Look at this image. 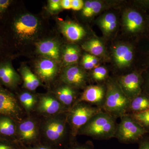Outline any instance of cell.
Segmentation results:
<instances>
[{
    "label": "cell",
    "mask_w": 149,
    "mask_h": 149,
    "mask_svg": "<svg viewBox=\"0 0 149 149\" xmlns=\"http://www.w3.org/2000/svg\"><path fill=\"white\" fill-rule=\"evenodd\" d=\"M40 118V142L56 149H64L71 143L67 112Z\"/></svg>",
    "instance_id": "1"
},
{
    "label": "cell",
    "mask_w": 149,
    "mask_h": 149,
    "mask_svg": "<svg viewBox=\"0 0 149 149\" xmlns=\"http://www.w3.org/2000/svg\"><path fill=\"white\" fill-rule=\"evenodd\" d=\"M115 118L106 112H100L80 128L77 135L90 136L98 140L114 138L117 127Z\"/></svg>",
    "instance_id": "2"
},
{
    "label": "cell",
    "mask_w": 149,
    "mask_h": 149,
    "mask_svg": "<svg viewBox=\"0 0 149 149\" xmlns=\"http://www.w3.org/2000/svg\"><path fill=\"white\" fill-rule=\"evenodd\" d=\"M130 102L118 84L111 81L108 84L105 101L102 108L115 118H121L129 111Z\"/></svg>",
    "instance_id": "3"
},
{
    "label": "cell",
    "mask_w": 149,
    "mask_h": 149,
    "mask_svg": "<svg viewBox=\"0 0 149 149\" xmlns=\"http://www.w3.org/2000/svg\"><path fill=\"white\" fill-rule=\"evenodd\" d=\"M103 111L102 108L80 102L72 106L67 112V121L70 129L71 143L75 141L78 131L94 116Z\"/></svg>",
    "instance_id": "4"
},
{
    "label": "cell",
    "mask_w": 149,
    "mask_h": 149,
    "mask_svg": "<svg viewBox=\"0 0 149 149\" xmlns=\"http://www.w3.org/2000/svg\"><path fill=\"white\" fill-rule=\"evenodd\" d=\"M16 141L22 148L40 143V116L33 113L17 123Z\"/></svg>",
    "instance_id": "5"
},
{
    "label": "cell",
    "mask_w": 149,
    "mask_h": 149,
    "mask_svg": "<svg viewBox=\"0 0 149 149\" xmlns=\"http://www.w3.org/2000/svg\"><path fill=\"white\" fill-rule=\"evenodd\" d=\"M120 123L117 125L114 138L123 143L139 142L148 133L146 129L137 123L129 114L120 118Z\"/></svg>",
    "instance_id": "6"
},
{
    "label": "cell",
    "mask_w": 149,
    "mask_h": 149,
    "mask_svg": "<svg viewBox=\"0 0 149 149\" xmlns=\"http://www.w3.org/2000/svg\"><path fill=\"white\" fill-rule=\"evenodd\" d=\"M7 116L17 123L27 116L17 96L0 84V116Z\"/></svg>",
    "instance_id": "7"
},
{
    "label": "cell",
    "mask_w": 149,
    "mask_h": 149,
    "mask_svg": "<svg viewBox=\"0 0 149 149\" xmlns=\"http://www.w3.org/2000/svg\"><path fill=\"white\" fill-rule=\"evenodd\" d=\"M38 101L33 113L40 117H48L67 112L68 110L51 92L38 94Z\"/></svg>",
    "instance_id": "8"
},
{
    "label": "cell",
    "mask_w": 149,
    "mask_h": 149,
    "mask_svg": "<svg viewBox=\"0 0 149 149\" xmlns=\"http://www.w3.org/2000/svg\"><path fill=\"white\" fill-rule=\"evenodd\" d=\"M37 19L29 14L24 15L16 19L12 23L13 30L15 35L22 39L33 37L38 30Z\"/></svg>",
    "instance_id": "9"
},
{
    "label": "cell",
    "mask_w": 149,
    "mask_h": 149,
    "mask_svg": "<svg viewBox=\"0 0 149 149\" xmlns=\"http://www.w3.org/2000/svg\"><path fill=\"white\" fill-rule=\"evenodd\" d=\"M141 78L136 72H132L121 76L119 84L123 92L130 101L141 93Z\"/></svg>",
    "instance_id": "10"
},
{
    "label": "cell",
    "mask_w": 149,
    "mask_h": 149,
    "mask_svg": "<svg viewBox=\"0 0 149 149\" xmlns=\"http://www.w3.org/2000/svg\"><path fill=\"white\" fill-rule=\"evenodd\" d=\"M61 81L76 89L85 87L87 80L85 72L76 66H70L65 68L61 74Z\"/></svg>",
    "instance_id": "11"
},
{
    "label": "cell",
    "mask_w": 149,
    "mask_h": 149,
    "mask_svg": "<svg viewBox=\"0 0 149 149\" xmlns=\"http://www.w3.org/2000/svg\"><path fill=\"white\" fill-rule=\"evenodd\" d=\"M35 72L42 82L49 84L53 82L57 76L58 67L53 60L42 59L35 66Z\"/></svg>",
    "instance_id": "12"
},
{
    "label": "cell",
    "mask_w": 149,
    "mask_h": 149,
    "mask_svg": "<svg viewBox=\"0 0 149 149\" xmlns=\"http://www.w3.org/2000/svg\"><path fill=\"white\" fill-rule=\"evenodd\" d=\"M21 76L9 61L0 62V84L11 90L16 89L21 83Z\"/></svg>",
    "instance_id": "13"
},
{
    "label": "cell",
    "mask_w": 149,
    "mask_h": 149,
    "mask_svg": "<svg viewBox=\"0 0 149 149\" xmlns=\"http://www.w3.org/2000/svg\"><path fill=\"white\" fill-rule=\"evenodd\" d=\"M105 96L106 93L103 87L99 85H91L86 88L74 104L84 102L102 108Z\"/></svg>",
    "instance_id": "14"
},
{
    "label": "cell",
    "mask_w": 149,
    "mask_h": 149,
    "mask_svg": "<svg viewBox=\"0 0 149 149\" xmlns=\"http://www.w3.org/2000/svg\"><path fill=\"white\" fill-rule=\"evenodd\" d=\"M61 83L50 92L69 110L78 98V95L75 88Z\"/></svg>",
    "instance_id": "15"
},
{
    "label": "cell",
    "mask_w": 149,
    "mask_h": 149,
    "mask_svg": "<svg viewBox=\"0 0 149 149\" xmlns=\"http://www.w3.org/2000/svg\"><path fill=\"white\" fill-rule=\"evenodd\" d=\"M60 28L62 34L72 42L81 40L86 34L82 26L72 22L62 21L60 24Z\"/></svg>",
    "instance_id": "16"
},
{
    "label": "cell",
    "mask_w": 149,
    "mask_h": 149,
    "mask_svg": "<svg viewBox=\"0 0 149 149\" xmlns=\"http://www.w3.org/2000/svg\"><path fill=\"white\" fill-rule=\"evenodd\" d=\"M37 52L46 58L54 61L58 60L60 55L59 45L55 41L52 40H45L37 43Z\"/></svg>",
    "instance_id": "17"
},
{
    "label": "cell",
    "mask_w": 149,
    "mask_h": 149,
    "mask_svg": "<svg viewBox=\"0 0 149 149\" xmlns=\"http://www.w3.org/2000/svg\"><path fill=\"white\" fill-rule=\"evenodd\" d=\"M16 95L27 116L33 114L38 102V95L26 90L18 93Z\"/></svg>",
    "instance_id": "18"
},
{
    "label": "cell",
    "mask_w": 149,
    "mask_h": 149,
    "mask_svg": "<svg viewBox=\"0 0 149 149\" xmlns=\"http://www.w3.org/2000/svg\"><path fill=\"white\" fill-rule=\"evenodd\" d=\"M17 123L7 116H0V135L3 139L16 141Z\"/></svg>",
    "instance_id": "19"
},
{
    "label": "cell",
    "mask_w": 149,
    "mask_h": 149,
    "mask_svg": "<svg viewBox=\"0 0 149 149\" xmlns=\"http://www.w3.org/2000/svg\"><path fill=\"white\" fill-rule=\"evenodd\" d=\"M115 61L119 67L128 66L133 58V52L129 46L120 45L115 48L113 52Z\"/></svg>",
    "instance_id": "20"
},
{
    "label": "cell",
    "mask_w": 149,
    "mask_h": 149,
    "mask_svg": "<svg viewBox=\"0 0 149 149\" xmlns=\"http://www.w3.org/2000/svg\"><path fill=\"white\" fill-rule=\"evenodd\" d=\"M19 73L23 81V88L26 90L33 92L39 86L42 85L39 77L33 73L28 67H22L19 70Z\"/></svg>",
    "instance_id": "21"
},
{
    "label": "cell",
    "mask_w": 149,
    "mask_h": 149,
    "mask_svg": "<svg viewBox=\"0 0 149 149\" xmlns=\"http://www.w3.org/2000/svg\"><path fill=\"white\" fill-rule=\"evenodd\" d=\"M143 22V17L136 11H129L124 16V25L130 32H134L139 30L142 27Z\"/></svg>",
    "instance_id": "22"
},
{
    "label": "cell",
    "mask_w": 149,
    "mask_h": 149,
    "mask_svg": "<svg viewBox=\"0 0 149 149\" xmlns=\"http://www.w3.org/2000/svg\"><path fill=\"white\" fill-rule=\"evenodd\" d=\"M149 109V96L141 93L130 102L129 111L131 112V113L141 112Z\"/></svg>",
    "instance_id": "23"
},
{
    "label": "cell",
    "mask_w": 149,
    "mask_h": 149,
    "mask_svg": "<svg viewBox=\"0 0 149 149\" xmlns=\"http://www.w3.org/2000/svg\"><path fill=\"white\" fill-rule=\"evenodd\" d=\"M84 50L94 56L101 55L104 52V46L100 40L92 39L86 42L82 46Z\"/></svg>",
    "instance_id": "24"
},
{
    "label": "cell",
    "mask_w": 149,
    "mask_h": 149,
    "mask_svg": "<svg viewBox=\"0 0 149 149\" xmlns=\"http://www.w3.org/2000/svg\"><path fill=\"white\" fill-rule=\"evenodd\" d=\"M80 55V51L77 47L73 45L66 46L63 51V61L67 64H72L77 62Z\"/></svg>",
    "instance_id": "25"
},
{
    "label": "cell",
    "mask_w": 149,
    "mask_h": 149,
    "mask_svg": "<svg viewBox=\"0 0 149 149\" xmlns=\"http://www.w3.org/2000/svg\"><path fill=\"white\" fill-rule=\"evenodd\" d=\"M100 25L106 33L113 32L117 25L116 16L113 13L107 14L101 19Z\"/></svg>",
    "instance_id": "26"
},
{
    "label": "cell",
    "mask_w": 149,
    "mask_h": 149,
    "mask_svg": "<svg viewBox=\"0 0 149 149\" xmlns=\"http://www.w3.org/2000/svg\"><path fill=\"white\" fill-rule=\"evenodd\" d=\"M129 115L139 125L148 132L149 131V109Z\"/></svg>",
    "instance_id": "27"
},
{
    "label": "cell",
    "mask_w": 149,
    "mask_h": 149,
    "mask_svg": "<svg viewBox=\"0 0 149 149\" xmlns=\"http://www.w3.org/2000/svg\"><path fill=\"white\" fill-rule=\"evenodd\" d=\"M107 74V71L104 67H96L93 70L92 77L96 81H101L104 80Z\"/></svg>",
    "instance_id": "28"
},
{
    "label": "cell",
    "mask_w": 149,
    "mask_h": 149,
    "mask_svg": "<svg viewBox=\"0 0 149 149\" xmlns=\"http://www.w3.org/2000/svg\"><path fill=\"white\" fill-rule=\"evenodd\" d=\"M0 149H23L16 141L4 139L0 141Z\"/></svg>",
    "instance_id": "29"
},
{
    "label": "cell",
    "mask_w": 149,
    "mask_h": 149,
    "mask_svg": "<svg viewBox=\"0 0 149 149\" xmlns=\"http://www.w3.org/2000/svg\"><path fill=\"white\" fill-rule=\"evenodd\" d=\"M64 149H93V146L90 144L78 143L76 141L71 143Z\"/></svg>",
    "instance_id": "30"
},
{
    "label": "cell",
    "mask_w": 149,
    "mask_h": 149,
    "mask_svg": "<svg viewBox=\"0 0 149 149\" xmlns=\"http://www.w3.org/2000/svg\"><path fill=\"white\" fill-rule=\"evenodd\" d=\"M82 61H83V66L85 69L91 70L93 69L94 67H95L90 58V54H86L83 56Z\"/></svg>",
    "instance_id": "31"
},
{
    "label": "cell",
    "mask_w": 149,
    "mask_h": 149,
    "mask_svg": "<svg viewBox=\"0 0 149 149\" xmlns=\"http://www.w3.org/2000/svg\"><path fill=\"white\" fill-rule=\"evenodd\" d=\"M49 8L52 11H57L61 8V1L50 0L49 1Z\"/></svg>",
    "instance_id": "32"
},
{
    "label": "cell",
    "mask_w": 149,
    "mask_h": 149,
    "mask_svg": "<svg viewBox=\"0 0 149 149\" xmlns=\"http://www.w3.org/2000/svg\"><path fill=\"white\" fill-rule=\"evenodd\" d=\"M23 149H56L53 147L47 145V144L40 143L35 144L32 146L24 147Z\"/></svg>",
    "instance_id": "33"
},
{
    "label": "cell",
    "mask_w": 149,
    "mask_h": 149,
    "mask_svg": "<svg viewBox=\"0 0 149 149\" xmlns=\"http://www.w3.org/2000/svg\"><path fill=\"white\" fill-rule=\"evenodd\" d=\"M102 5L100 3L96 1H93V8L88 13L87 17H90L98 13L101 10Z\"/></svg>",
    "instance_id": "34"
},
{
    "label": "cell",
    "mask_w": 149,
    "mask_h": 149,
    "mask_svg": "<svg viewBox=\"0 0 149 149\" xmlns=\"http://www.w3.org/2000/svg\"><path fill=\"white\" fill-rule=\"evenodd\" d=\"M10 0H0V15L4 13L11 3Z\"/></svg>",
    "instance_id": "35"
},
{
    "label": "cell",
    "mask_w": 149,
    "mask_h": 149,
    "mask_svg": "<svg viewBox=\"0 0 149 149\" xmlns=\"http://www.w3.org/2000/svg\"><path fill=\"white\" fill-rule=\"evenodd\" d=\"M84 6L83 1L81 0H71V9L74 10H79Z\"/></svg>",
    "instance_id": "36"
},
{
    "label": "cell",
    "mask_w": 149,
    "mask_h": 149,
    "mask_svg": "<svg viewBox=\"0 0 149 149\" xmlns=\"http://www.w3.org/2000/svg\"><path fill=\"white\" fill-rule=\"evenodd\" d=\"M139 143L138 149H149V138H143Z\"/></svg>",
    "instance_id": "37"
},
{
    "label": "cell",
    "mask_w": 149,
    "mask_h": 149,
    "mask_svg": "<svg viewBox=\"0 0 149 149\" xmlns=\"http://www.w3.org/2000/svg\"><path fill=\"white\" fill-rule=\"evenodd\" d=\"M61 8L65 9H71V0H62Z\"/></svg>",
    "instance_id": "38"
},
{
    "label": "cell",
    "mask_w": 149,
    "mask_h": 149,
    "mask_svg": "<svg viewBox=\"0 0 149 149\" xmlns=\"http://www.w3.org/2000/svg\"><path fill=\"white\" fill-rule=\"evenodd\" d=\"M3 139H3L2 137H1V136L0 135V141H1V140H3Z\"/></svg>",
    "instance_id": "39"
},
{
    "label": "cell",
    "mask_w": 149,
    "mask_h": 149,
    "mask_svg": "<svg viewBox=\"0 0 149 149\" xmlns=\"http://www.w3.org/2000/svg\"><path fill=\"white\" fill-rule=\"evenodd\" d=\"M148 85H149V81H148Z\"/></svg>",
    "instance_id": "40"
}]
</instances>
